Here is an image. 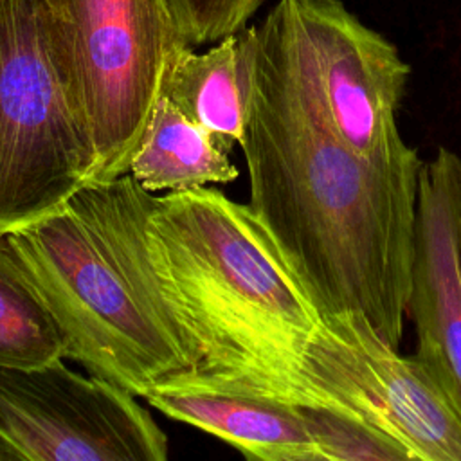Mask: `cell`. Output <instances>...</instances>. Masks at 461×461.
<instances>
[{
    "instance_id": "obj_4",
    "label": "cell",
    "mask_w": 461,
    "mask_h": 461,
    "mask_svg": "<svg viewBox=\"0 0 461 461\" xmlns=\"http://www.w3.org/2000/svg\"><path fill=\"white\" fill-rule=\"evenodd\" d=\"M41 4L61 81L95 151L90 182L130 173L166 67L189 45L167 0Z\"/></svg>"
},
{
    "instance_id": "obj_11",
    "label": "cell",
    "mask_w": 461,
    "mask_h": 461,
    "mask_svg": "<svg viewBox=\"0 0 461 461\" xmlns=\"http://www.w3.org/2000/svg\"><path fill=\"white\" fill-rule=\"evenodd\" d=\"M218 139L160 92L130 162V175L149 193L229 184L240 171Z\"/></svg>"
},
{
    "instance_id": "obj_7",
    "label": "cell",
    "mask_w": 461,
    "mask_h": 461,
    "mask_svg": "<svg viewBox=\"0 0 461 461\" xmlns=\"http://www.w3.org/2000/svg\"><path fill=\"white\" fill-rule=\"evenodd\" d=\"M292 403L353 420L409 461H461V400L416 353L400 355L360 313L321 317Z\"/></svg>"
},
{
    "instance_id": "obj_5",
    "label": "cell",
    "mask_w": 461,
    "mask_h": 461,
    "mask_svg": "<svg viewBox=\"0 0 461 461\" xmlns=\"http://www.w3.org/2000/svg\"><path fill=\"white\" fill-rule=\"evenodd\" d=\"M256 38L308 112L346 148L376 164L420 160L396 124L411 67L340 0H279L256 25Z\"/></svg>"
},
{
    "instance_id": "obj_12",
    "label": "cell",
    "mask_w": 461,
    "mask_h": 461,
    "mask_svg": "<svg viewBox=\"0 0 461 461\" xmlns=\"http://www.w3.org/2000/svg\"><path fill=\"white\" fill-rule=\"evenodd\" d=\"M160 92L230 153L240 146L245 126L238 32L218 40L205 52H194L189 45L176 50L166 67Z\"/></svg>"
},
{
    "instance_id": "obj_15",
    "label": "cell",
    "mask_w": 461,
    "mask_h": 461,
    "mask_svg": "<svg viewBox=\"0 0 461 461\" xmlns=\"http://www.w3.org/2000/svg\"><path fill=\"white\" fill-rule=\"evenodd\" d=\"M265 0H167L185 38L194 45L218 41L241 31Z\"/></svg>"
},
{
    "instance_id": "obj_10",
    "label": "cell",
    "mask_w": 461,
    "mask_h": 461,
    "mask_svg": "<svg viewBox=\"0 0 461 461\" xmlns=\"http://www.w3.org/2000/svg\"><path fill=\"white\" fill-rule=\"evenodd\" d=\"M146 402L223 439L247 459L321 461L306 409L288 400L185 373L153 387Z\"/></svg>"
},
{
    "instance_id": "obj_1",
    "label": "cell",
    "mask_w": 461,
    "mask_h": 461,
    "mask_svg": "<svg viewBox=\"0 0 461 461\" xmlns=\"http://www.w3.org/2000/svg\"><path fill=\"white\" fill-rule=\"evenodd\" d=\"M74 198L191 373L292 402L321 313L249 203L205 185L155 196L130 173Z\"/></svg>"
},
{
    "instance_id": "obj_8",
    "label": "cell",
    "mask_w": 461,
    "mask_h": 461,
    "mask_svg": "<svg viewBox=\"0 0 461 461\" xmlns=\"http://www.w3.org/2000/svg\"><path fill=\"white\" fill-rule=\"evenodd\" d=\"M65 357L0 366V461H164L167 438L126 389Z\"/></svg>"
},
{
    "instance_id": "obj_9",
    "label": "cell",
    "mask_w": 461,
    "mask_h": 461,
    "mask_svg": "<svg viewBox=\"0 0 461 461\" xmlns=\"http://www.w3.org/2000/svg\"><path fill=\"white\" fill-rule=\"evenodd\" d=\"M461 157L438 148L418 178L409 317L416 355L461 400Z\"/></svg>"
},
{
    "instance_id": "obj_2",
    "label": "cell",
    "mask_w": 461,
    "mask_h": 461,
    "mask_svg": "<svg viewBox=\"0 0 461 461\" xmlns=\"http://www.w3.org/2000/svg\"><path fill=\"white\" fill-rule=\"evenodd\" d=\"M238 36L250 209L321 317L360 313L400 348L423 160L376 164L346 148L259 47L256 25Z\"/></svg>"
},
{
    "instance_id": "obj_14",
    "label": "cell",
    "mask_w": 461,
    "mask_h": 461,
    "mask_svg": "<svg viewBox=\"0 0 461 461\" xmlns=\"http://www.w3.org/2000/svg\"><path fill=\"white\" fill-rule=\"evenodd\" d=\"M304 409L321 461H409L400 447L369 427L322 409Z\"/></svg>"
},
{
    "instance_id": "obj_16",
    "label": "cell",
    "mask_w": 461,
    "mask_h": 461,
    "mask_svg": "<svg viewBox=\"0 0 461 461\" xmlns=\"http://www.w3.org/2000/svg\"><path fill=\"white\" fill-rule=\"evenodd\" d=\"M459 252H461V214H459Z\"/></svg>"
},
{
    "instance_id": "obj_3",
    "label": "cell",
    "mask_w": 461,
    "mask_h": 461,
    "mask_svg": "<svg viewBox=\"0 0 461 461\" xmlns=\"http://www.w3.org/2000/svg\"><path fill=\"white\" fill-rule=\"evenodd\" d=\"M7 236L61 335L65 358L142 398L158 384L193 371L74 196Z\"/></svg>"
},
{
    "instance_id": "obj_6",
    "label": "cell",
    "mask_w": 461,
    "mask_h": 461,
    "mask_svg": "<svg viewBox=\"0 0 461 461\" xmlns=\"http://www.w3.org/2000/svg\"><path fill=\"white\" fill-rule=\"evenodd\" d=\"M95 169L41 0H0V232L59 209Z\"/></svg>"
},
{
    "instance_id": "obj_13",
    "label": "cell",
    "mask_w": 461,
    "mask_h": 461,
    "mask_svg": "<svg viewBox=\"0 0 461 461\" xmlns=\"http://www.w3.org/2000/svg\"><path fill=\"white\" fill-rule=\"evenodd\" d=\"M63 357L61 335L0 232V366H38Z\"/></svg>"
}]
</instances>
